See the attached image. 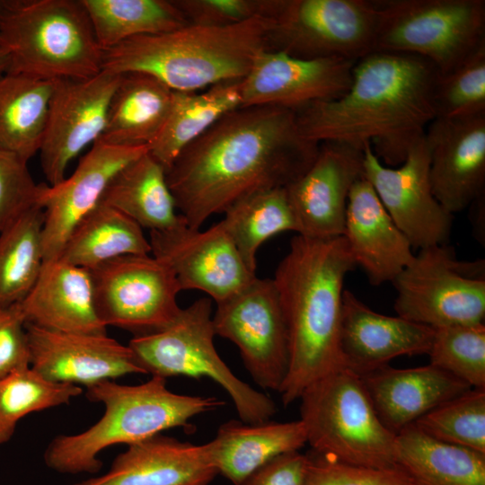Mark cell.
I'll list each match as a JSON object with an SVG mask.
<instances>
[{
  "label": "cell",
  "instance_id": "obj_27",
  "mask_svg": "<svg viewBox=\"0 0 485 485\" xmlns=\"http://www.w3.org/2000/svg\"><path fill=\"white\" fill-rule=\"evenodd\" d=\"M307 444L303 422L232 419L220 425L213 440L205 444L208 457L221 474L234 485L242 482L272 459Z\"/></svg>",
  "mask_w": 485,
  "mask_h": 485
},
{
  "label": "cell",
  "instance_id": "obj_33",
  "mask_svg": "<svg viewBox=\"0 0 485 485\" xmlns=\"http://www.w3.org/2000/svg\"><path fill=\"white\" fill-rule=\"evenodd\" d=\"M149 253L151 245L143 229L100 201L73 229L58 258L91 269L120 256Z\"/></svg>",
  "mask_w": 485,
  "mask_h": 485
},
{
  "label": "cell",
  "instance_id": "obj_3",
  "mask_svg": "<svg viewBox=\"0 0 485 485\" xmlns=\"http://www.w3.org/2000/svg\"><path fill=\"white\" fill-rule=\"evenodd\" d=\"M357 267L344 236L295 235L272 278L288 338L289 365L278 392L284 406L329 372L343 366L342 297L347 275Z\"/></svg>",
  "mask_w": 485,
  "mask_h": 485
},
{
  "label": "cell",
  "instance_id": "obj_8",
  "mask_svg": "<svg viewBox=\"0 0 485 485\" xmlns=\"http://www.w3.org/2000/svg\"><path fill=\"white\" fill-rule=\"evenodd\" d=\"M215 336L211 300L203 297L181 308L165 327L134 336L128 347L145 374L207 377L229 394L241 420H269L277 410L274 401L235 376L218 355Z\"/></svg>",
  "mask_w": 485,
  "mask_h": 485
},
{
  "label": "cell",
  "instance_id": "obj_32",
  "mask_svg": "<svg viewBox=\"0 0 485 485\" xmlns=\"http://www.w3.org/2000/svg\"><path fill=\"white\" fill-rule=\"evenodd\" d=\"M53 81L4 73L0 75V148L25 161L39 153Z\"/></svg>",
  "mask_w": 485,
  "mask_h": 485
},
{
  "label": "cell",
  "instance_id": "obj_16",
  "mask_svg": "<svg viewBox=\"0 0 485 485\" xmlns=\"http://www.w3.org/2000/svg\"><path fill=\"white\" fill-rule=\"evenodd\" d=\"M149 242L152 255L172 269L181 290L203 291L216 304L257 277L246 266L222 221L204 231L183 222L150 232Z\"/></svg>",
  "mask_w": 485,
  "mask_h": 485
},
{
  "label": "cell",
  "instance_id": "obj_45",
  "mask_svg": "<svg viewBox=\"0 0 485 485\" xmlns=\"http://www.w3.org/2000/svg\"><path fill=\"white\" fill-rule=\"evenodd\" d=\"M308 464L307 454L289 452L259 468L242 485H304Z\"/></svg>",
  "mask_w": 485,
  "mask_h": 485
},
{
  "label": "cell",
  "instance_id": "obj_38",
  "mask_svg": "<svg viewBox=\"0 0 485 485\" xmlns=\"http://www.w3.org/2000/svg\"><path fill=\"white\" fill-rule=\"evenodd\" d=\"M413 425L436 440L485 454V389L472 388L424 414Z\"/></svg>",
  "mask_w": 485,
  "mask_h": 485
},
{
  "label": "cell",
  "instance_id": "obj_1",
  "mask_svg": "<svg viewBox=\"0 0 485 485\" xmlns=\"http://www.w3.org/2000/svg\"><path fill=\"white\" fill-rule=\"evenodd\" d=\"M319 146L301 134L295 110L240 107L184 148L166 180L178 213L199 229L252 193L288 186L311 166Z\"/></svg>",
  "mask_w": 485,
  "mask_h": 485
},
{
  "label": "cell",
  "instance_id": "obj_36",
  "mask_svg": "<svg viewBox=\"0 0 485 485\" xmlns=\"http://www.w3.org/2000/svg\"><path fill=\"white\" fill-rule=\"evenodd\" d=\"M44 214L36 206L0 232V307L20 304L44 264Z\"/></svg>",
  "mask_w": 485,
  "mask_h": 485
},
{
  "label": "cell",
  "instance_id": "obj_41",
  "mask_svg": "<svg viewBox=\"0 0 485 485\" xmlns=\"http://www.w3.org/2000/svg\"><path fill=\"white\" fill-rule=\"evenodd\" d=\"M27 161L0 148V232L40 205L44 183L31 175Z\"/></svg>",
  "mask_w": 485,
  "mask_h": 485
},
{
  "label": "cell",
  "instance_id": "obj_26",
  "mask_svg": "<svg viewBox=\"0 0 485 485\" xmlns=\"http://www.w3.org/2000/svg\"><path fill=\"white\" fill-rule=\"evenodd\" d=\"M359 376L379 419L395 435L438 405L472 389L430 364L405 369L387 365Z\"/></svg>",
  "mask_w": 485,
  "mask_h": 485
},
{
  "label": "cell",
  "instance_id": "obj_28",
  "mask_svg": "<svg viewBox=\"0 0 485 485\" xmlns=\"http://www.w3.org/2000/svg\"><path fill=\"white\" fill-rule=\"evenodd\" d=\"M172 94L173 91L150 75L120 74L98 142L117 146L148 147L165 121Z\"/></svg>",
  "mask_w": 485,
  "mask_h": 485
},
{
  "label": "cell",
  "instance_id": "obj_11",
  "mask_svg": "<svg viewBox=\"0 0 485 485\" xmlns=\"http://www.w3.org/2000/svg\"><path fill=\"white\" fill-rule=\"evenodd\" d=\"M377 0H278L268 50L357 61L374 51Z\"/></svg>",
  "mask_w": 485,
  "mask_h": 485
},
{
  "label": "cell",
  "instance_id": "obj_9",
  "mask_svg": "<svg viewBox=\"0 0 485 485\" xmlns=\"http://www.w3.org/2000/svg\"><path fill=\"white\" fill-rule=\"evenodd\" d=\"M374 51L419 56L444 75L485 46L484 0H377Z\"/></svg>",
  "mask_w": 485,
  "mask_h": 485
},
{
  "label": "cell",
  "instance_id": "obj_18",
  "mask_svg": "<svg viewBox=\"0 0 485 485\" xmlns=\"http://www.w3.org/2000/svg\"><path fill=\"white\" fill-rule=\"evenodd\" d=\"M362 176L363 149L343 142L320 143L311 166L286 187L296 234L313 239L342 236L348 195Z\"/></svg>",
  "mask_w": 485,
  "mask_h": 485
},
{
  "label": "cell",
  "instance_id": "obj_30",
  "mask_svg": "<svg viewBox=\"0 0 485 485\" xmlns=\"http://www.w3.org/2000/svg\"><path fill=\"white\" fill-rule=\"evenodd\" d=\"M101 202L150 232L164 231L185 222L176 208L164 168L148 151L112 178Z\"/></svg>",
  "mask_w": 485,
  "mask_h": 485
},
{
  "label": "cell",
  "instance_id": "obj_12",
  "mask_svg": "<svg viewBox=\"0 0 485 485\" xmlns=\"http://www.w3.org/2000/svg\"><path fill=\"white\" fill-rule=\"evenodd\" d=\"M88 270L96 313L106 327L146 334L168 325L181 311L179 283L153 255H124Z\"/></svg>",
  "mask_w": 485,
  "mask_h": 485
},
{
  "label": "cell",
  "instance_id": "obj_2",
  "mask_svg": "<svg viewBox=\"0 0 485 485\" xmlns=\"http://www.w3.org/2000/svg\"><path fill=\"white\" fill-rule=\"evenodd\" d=\"M437 76L434 65L419 56L373 51L356 61L341 96L295 111L300 132L318 144L363 149L368 143L384 164L398 166L436 118Z\"/></svg>",
  "mask_w": 485,
  "mask_h": 485
},
{
  "label": "cell",
  "instance_id": "obj_22",
  "mask_svg": "<svg viewBox=\"0 0 485 485\" xmlns=\"http://www.w3.org/2000/svg\"><path fill=\"white\" fill-rule=\"evenodd\" d=\"M435 330L400 316L376 313L344 289L340 330L343 366L358 375L400 356L428 354Z\"/></svg>",
  "mask_w": 485,
  "mask_h": 485
},
{
  "label": "cell",
  "instance_id": "obj_15",
  "mask_svg": "<svg viewBox=\"0 0 485 485\" xmlns=\"http://www.w3.org/2000/svg\"><path fill=\"white\" fill-rule=\"evenodd\" d=\"M119 77L120 74L102 69L89 78L53 81L39 151L48 185L62 181L70 163L100 139Z\"/></svg>",
  "mask_w": 485,
  "mask_h": 485
},
{
  "label": "cell",
  "instance_id": "obj_17",
  "mask_svg": "<svg viewBox=\"0 0 485 485\" xmlns=\"http://www.w3.org/2000/svg\"><path fill=\"white\" fill-rule=\"evenodd\" d=\"M356 61L299 58L263 50L242 80V107L270 105L297 111L341 96L349 87Z\"/></svg>",
  "mask_w": 485,
  "mask_h": 485
},
{
  "label": "cell",
  "instance_id": "obj_47",
  "mask_svg": "<svg viewBox=\"0 0 485 485\" xmlns=\"http://www.w3.org/2000/svg\"><path fill=\"white\" fill-rule=\"evenodd\" d=\"M9 66V57L7 52L0 47V75L7 72Z\"/></svg>",
  "mask_w": 485,
  "mask_h": 485
},
{
  "label": "cell",
  "instance_id": "obj_20",
  "mask_svg": "<svg viewBox=\"0 0 485 485\" xmlns=\"http://www.w3.org/2000/svg\"><path fill=\"white\" fill-rule=\"evenodd\" d=\"M147 151L146 146H117L97 141L69 177L54 186L44 183L40 197L44 214V261L59 257L73 229L100 203L112 178Z\"/></svg>",
  "mask_w": 485,
  "mask_h": 485
},
{
  "label": "cell",
  "instance_id": "obj_44",
  "mask_svg": "<svg viewBox=\"0 0 485 485\" xmlns=\"http://www.w3.org/2000/svg\"><path fill=\"white\" fill-rule=\"evenodd\" d=\"M30 365L25 322L18 304L0 307V380Z\"/></svg>",
  "mask_w": 485,
  "mask_h": 485
},
{
  "label": "cell",
  "instance_id": "obj_40",
  "mask_svg": "<svg viewBox=\"0 0 485 485\" xmlns=\"http://www.w3.org/2000/svg\"><path fill=\"white\" fill-rule=\"evenodd\" d=\"M433 101L436 117L485 113V46L450 72L438 74Z\"/></svg>",
  "mask_w": 485,
  "mask_h": 485
},
{
  "label": "cell",
  "instance_id": "obj_19",
  "mask_svg": "<svg viewBox=\"0 0 485 485\" xmlns=\"http://www.w3.org/2000/svg\"><path fill=\"white\" fill-rule=\"evenodd\" d=\"M424 135L434 196L452 215L464 210L485 194V113L436 117Z\"/></svg>",
  "mask_w": 485,
  "mask_h": 485
},
{
  "label": "cell",
  "instance_id": "obj_10",
  "mask_svg": "<svg viewBox=\"0 0 485 485\" xmlns=\"http://www.w3.org/2000/svg\"><path fill=\"white\" fill-rule=\"evenodd\" d=\"M392 283L401 318L434 330L484 323V260L460 261L447 244L428 246Z\"/></svg>",
  "mask_w": 485,
  "mask_h": 485
},
{
  "label": "cell",
  "instance_id": "obj_24",
  "mask_svg": "<svg viewBox=\"0 0 485 485\" xmlns=\"http://www.w3.org/2000/svg\"><path fill=\"white\" fill-rule=\"evenodd\" d=\"M216 475L205 444L157 434L128 445L103 475L73 485H208Z\"/></svg>",
  "mask_w": 485,
  "mask_h": 485
},
{
  "label": "cell",
  "instance_id": "obj_43",
  "mask_svg": "<svg viewBox=\"0 0 485 485\" xmlns=\"http://www.w3.org/2000/svg\"><path fill=\"white\" fill-rule=\"evenodd\" d=\"M304 485H411L396 472L352 465L313 452Z\"/></svg>",
  "mask_w": 485,
  "mask_h": 485
},
{
  "label": "cell",
  "instance_id": "obj_35",
  "mask_svg": "<svg viewBox=\"0 0 485 485\" xmlns=\"http://www.w3.org/2000/svg\"><path fill=\"white\" fill-rule=\"evenodd\" d=\"M221 221L253 273H256L257 252L264 242L282 232L297 233L286 188L260 190L236 201L225 210Z\"/></svg>",
  "mask_w": 485,
  "mask_h": 485
},
{
  "label": "cell",
  "instance_id": "obj_42",
  "mask_svg": "<svg viewBox=\"0 0 485 485\" xmlns=\"http://www.w3.org/2000/svg\"><path fill=\"white\" fill-rule=\"evenodd\" d=\"M187 22L225 27L257 17L271 18L278 0H172Z\"/></svg>",
  "mask_w": 485,
  "mask_h": 485
},
{
  "label": "cell",
  "instance_id": "obj_5",
  "mask_svg": "<svg viewBox=\"0 0 485 485\" xmlns=\"http://www.w3.org/2000/svg\"><path fill=\"white\" fill-rule=\"evenodd\" d=\"M86 397L104 406L101 418L86 430L55 436L44 452L46 465L59 473H96L105 448L142 441L163 431L185 427L190 419L224 404L215 397L171 392L166 379L152 376L137 385L104 380L86 387Z\"/></svg>",
  "mask_w": 485,
  "mask_h": 485
},
{
  "label": "cell",
  "instance_id": "obj_21",
  "mask_svg": "<svg viewBox=\"0 0 485 485\" xmlns=\"http://www.w3.org/2000/svg\"><path fill=\"white\" fill-rule=\"evenodd\" d=\"M30 366L53 383L84 384L145 374L133 351L106 335L53 331L25 324Z\"/></svg>",
  "mask_w": 485,
  "mask_h": 485
},
{
  "label": "cell",
  "instance_id": "obj_13",
  "mask_svg": "<svg viewBox=\"0 0 485 485\" xmlns=\"http://www.w3.org/2000/svg\"><path fill=\"white\" fill-rule=\"evenodd\" d=\"M213 325L216 335L236 345L253 381L263 389L278 392L288 370L289 348L273 279L256 277L217 303Z\"/></svg>",
  "mask_w": 485,
  "mask_h": 485
},
{
  "label": "cell",
  "instance_id": "obj_7",
  "mask_svg": "<svg viewBox=\"0 0 485 485\" xmlns=\"http://www.w3.org/2000/svg\"><path fill=\"white\" fill-rule=\"evenodd\" d=\"M298 400L300 420L314 453L402 474L396 435L379 419L358 375L338 367L309 384Z\"/></svg>",
  "mask_w": 485,
  "mask_h": 485
},
{
  "label": "cell",
  "instance_id": "obj_23",
  "mask_svg": "<svg viewBox=\"0 0 485 485\" xmlns=\"http://www.w3.org/2000/svg\"><path fill=\"white\" fill-rule=\"evenodd\" d=\"M343 236L373 286L392 282L414 256L410 241L364 176L350 190Z\"/></svg>",
  "mask_w": 485,
  "mask_h": 485
},
{
  "label": "cell",
  "instance_id": "obj_29",
  "mask_svg": "<svg viewBox=\"0 0 485 485\" xmlns=\"http://www.w3.org/2000/svg\"><path fill=\"white\" fill-rule=\"evenodd\" d=\"M395 449L411 485H485V454L436 440L413 424L396 434Z\"/></svg>",
  "mask_w": 485,
  "mask_h": 485
},
{
  "label": "cell",
  "instance_id": "obj_34",
  "mask_svg": "<svg viewBox=\"0 0 485 485\" xmlns=\"http://www.w3.org/2000/svg\"><path fill=\"white\" fill-rule=\"evenodd\" d=\"M102 49L189 22L172 0H82Z\"/></svg>",
  "mask_w": 485,
  "mask_h": 485
},
{
  "label": "cell",
  "instance_id": "obj_6",
  "mask_svg": "<svg viewBox=\"0 0 485 485\" xmlns=\"http://www.w3.org/2000/svg\"><path fill=\"white\" fill-rule=\"evenodd\" d=\"M0 47L8 73L54 81L102 70L103 49L82 0H0Z\"/></svg>",
  "mask_w": 485,
  "mask_h": 485
},
{
  "label": "cell",
  "instance_id": "obj_39",
  "mask_svg": "<svg viewBox=\"0 0 485 485\" xmlns=\"http://www.w3.org/2000/svg\"><path fill=\"white\" fill-rule=\"evenodd\" d=\"M429 364L468 384L485 389V325H456L435 330L427 354Z\"/></svg>",
  "mask_w": 485,
  "mask_h": 485
},
{
  "label": "cell",
  "instance_id": "obj_4",
  "mask_svg": "<svg viewBox=\"0 0 485 485\" xmlns=\"http://www.w3.org/2000/svg\"><path fill=\"white\" fill-rule=\"evenodd\" d=\"M272 22L257 17L225 27L188 23L135 37L103 49L102 69L145 73L173 92H198L242 80L258 54L268 50Z\"/></svg>",
  "mask_w": 485,
  "mask_h": 485
},
{
  "label": "cell",
  "instance_id": "obj_37",
  "mask_svg": "<svg viewBox=\"0 0 485 485\" xmlns=\"http://www.w3.org/2000/svg\"><path fill=\"white\" fill-rule=\"evenodd\" d=\"M83 392L72 384L46 380L31 366L0 380V446L13 436L18 421L26 415L67 404Z\"/></svg>",
  "mask_w": 485,
  "mask_h": 485
},
{
  "label": "cell",
  "instance_id": "obj_46",
  "mask_svg": "<svg viewBox=\"0 0 485 485\" xmlns=\"http://www.w3.org/2000/svg\"><path fill=\"white\" fill-rule=\"evenodd\" d=\"M468 207H470V219L472 225L473 235L479 242L484 244L485 194L473 200Z\"/></svg>",
  "mask_w": 485,
  "mask_h": 485
},
{
  "label": "cell",
  "instance_id": "obj_31",
  "mask_svg": "<svg viewBox=\"0 0 485 485\" xmlns=\"http://www.w3.org/2000/svg\"><path fill=\"white\" fill-rule=\"evenodd\" d=\"M242 80L224 82L200 92H173L165 121L149 154L164 168L181 151L228 112L242 107Z\"/></svg>",
  "mask_w": 485,
  "mask_h": 485
},
{
  "label": "cell",
  "instance_id": "obj_14",
  "mask_svg": "<svg viewBox=\"0 0 485 485\" xmlns=\"http://www.w3.org/2000/svg\"><path fill=\"white\" fill-rule=\"evenodd\" d=\"M425 134V133H424ZM410 147L399 167L384 164L370 144L363 146V175L412 248L446 244L453 215L434 196L425 135Z\"/></svg>",
  "mask_w": 485,
  "mask_h": 485
},
{
  "label": "cell",
  "instance_id": "obj_25",
  "mask_svg": "<svg viewBox=\"0 0 485 485\" xmlns=\"http://www.w3.org/2000/svg\"><path fill=\"white\" fill-rule=\"evenodd\" d=\"M18 306L25 324L60 332L107 334L96 313L90 271L59 258L44 261Z\"/></svg>",
  "mask_w": 485,
  "mask_h": 485
}]
</instances>
